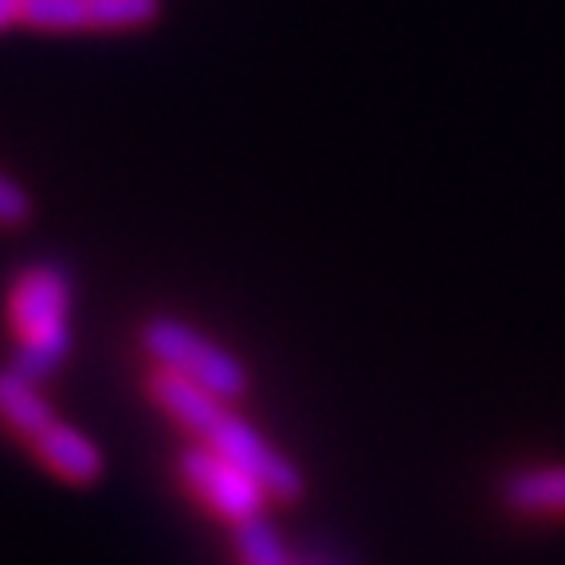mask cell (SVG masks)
Listing matches in <instances>:
<instances>
[{
	"label": "cell",
	"instance_id": "6da1fadb",
	"mask_svg": "<svg viewBox=\"0 0 565 565\" xmlns=\"http://www.w3.org/2000/svg\"><path fill=\"white\" fill-rule=\"evenodd\" d=\"M150 393L161 413L173 416L204 448L232 459L247 476H256L267 487V494H275V499H299L302 494V471L282 451H275L244 416L232 413L224 397L166 370H158L150 377Z\"/></svg>",
	"mask_w": 565,
	"mask_h": 565
},
{
	"label": "cell",
	"instance_id": "7a4b0ae2",
	"mask_svg": "<svg viewBox=\"0 0 565 565\" xmlns=\"http://www.w3.org/2000/svg\"><path fill=\"white\" fill-rule=\"evenodd\" d=\"M67 307L71 282L60 264H35L17 275V287L9 295V318L20 342L12 365L24 377H47L67 358Z\"/></svg>",
	"mask_w": 565,
	"mask_h": 565
},
{
	"label": "cell",
	"instance_id": "3957f363",
	"mask_svg": "<svg viewBox=\"0 0 565 565\" xmlns=\"http://www.w3.org/2000/svg\"><path fill=\"white\" fill-rule=\"evenodd\" d=\"M141 345L158 362V370L193 381V385L209 388L216 397L236 401L247 393V370L239 365V358H232L224 345H216L209 334H201L181 318H150L141 327Z\"/></svg>",
	"mask_w": 565,
	"mask_h": 565
},
{
	"label": "cell",
	"instance_id": "277c9868",
	"mask_svg": "<svg viewBox=\"0 0 565 565\" xmlns=\"http://www.w3.org/2000/svg\"><path fill=\"white\" fill-rule=\"evenodd\" d=\"M177 468H181V479H185L221 519L244 522V519H252V514H264L267 487L259 483L256 476H247L244 468H236L232 459L204 448V444H193V448L181 451V456H177Z\"/></svg>",
	"mask_w": 565,
	"mask_h": 565
},
{
	"label": "cell",
	"instance_id": "5b68a950",
	"mask_svg": "<svg viewBox=\"0 0 565 565\" xmlns=\"http://www.w3.org/2000/svg\"><path fill=\"white\" fill-rule=\"evenodd\" d=\"M161 12V0H24V24L40 32H122V28L150 24Z\"/></svg>",
	"mask_w": 565,
	"mask_h": 565
},
{
	"label": "cell",
	"instance_id": "8992f818",
	"mask_svg": "<svg viewBox=\"0 0 565 565\" xmlns=\"http://www.w3.org/2000/svg\"><path fill=\"white\" fill-rule=\"evenodd\" d=\"M28 444H32L35 456L44 459L60 479H67V483H95L98 471H103L98 448L79 433V428H71V424L52 420L44 433L32 436Z\"/></svg>",
	"mask_w": 565,
	"mask_h": 565
},
{
	"label": "cell",
	"instance_id": "52a82bcc",
	"mask_svg": "<svg viewBox=\"0 0 565 565\" xmlns=\"http://www.w3.org/2000/svg\"><path fill=\"white\" fill-rule=\"evenodd\" d=\"M0 420L9 424V428H17L24 440L40 436L47 424L55 420L52 405L44 401V393H40V388H35V381L24 377L17 365L0 370Z\"/></svg>",
	"mask_w": 565,
	"mask_h": 565
},
{
	"label": "cell",
	"instance_id": "ba28073f",
	"mask_svg": "<svg viewBox=\"0 0 565 565\" xmlns=\"http://www.w3.org/2000/svg\"><path fill=\"white\" fill-rule=\"evenodd\" d=\"M503 499L522 514H565V468L519 471L503 483Z\"/></svg>",
	"mask_w": 565,
	"mask_h": 565
},
{
	"label": "cell",
	"instance_id": "9c48e42d",
	"mask_svg": "<svg viewBox=\"0 0 565 565\" xmlns=\"http://www.w3.org/2000/svg\"><path fill=\"white\" fill-rule=\"evenodd\" d=\"M236 550L244 565H291V554H287L282 539L264 514L236 522Z\"/></svg>",
	"mask_w": 565,
	"mask_h": 565
},
{
	"label": "cell",
	"instance_id": "30bf717a",
	"mask_svg": "<svg viewBox=\"0 0 565 565\" xmlns=\"http://www.w3.org/2000/svg\"><path fill=\"white\" fill-rule=\"evenodd\" d=\"M28 216H32V196H28L9 173H0V224H4V228H17Z\"/></svg>",
	"mask_w": 565,
	"mask_h": 565
},
{
	"label": "cell",
	"instance_id": "8fae6325",
	"mask_svg": "<svg viewBox=\"0 0 565 565\" xmlns=\"http://www.w3.org/2000/svg\"><path fill=\"white\" fill-rule=\"evenodd\" d=\"M12 24H24V0H0V32Z\"/></svg>",
	"mask_w": 565,
	"mask_h": 565
},
{
	"label": "cell",
	"instance_id": "7c38bea8",
	"mask_svg": "<svg viewBox=\"0 0 565 565\" xmlns=\"http://www.w3.org/2000/svg\"><path fill=\"white\" fill-rule=\"evenodd\" d=\"M291 565H322V562H291Z\"/></svg>",
	"mask_w": 565,
	"mask_h": 565
}]
</instances>
